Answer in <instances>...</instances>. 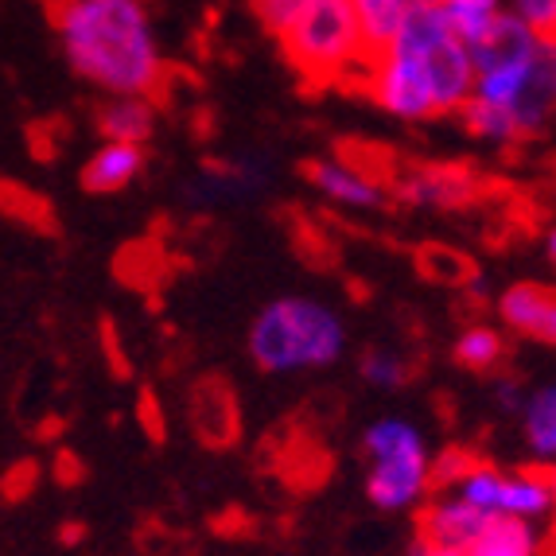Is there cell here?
Wrapping results in <instances>:
<instances>
[{"instance_id":"6da1fadb","label":"cell","mask_w":556,"mask_h":556,"mask_svg":"<svg viewBox=\"0 0 556 556\" xmlns=\"http://www.w3.org/2000/svg\"><path fill=\"white\" fill-rule=\"evenodd\" d=\"M370 102L397 121H432L459 113L475 93V55L455 36L444 9H413L405 28L370 59L362 78Z\"/></svg>"},{"instance_id":"7a4b0ae2","label":"cell","mask_w":556,"mask_h":556,"mask_svg":"<svg viewBox=\"0 0 556 556\" xmlns=\"http://www.w3.org/2000/svg\"><path fill=\"white\" fill-rule=\"evenodd\" d=\"M55 36L78 78L113 93H152L167 63L144 0H59Z\"/></svg>"},{"instance_id":"3957f363","label":"cell","mask_w":556,"mask_h":556,"mask_svg":"<svg viewBox=\"0 0 556 556\" xmlns=\"http://www.w3.org/2000/svg\"><path fill=\"white\" fill-rule=\"evenodd\" d=\"M250 358L265 374H304L334 366L346 351V324L316 296H280L250 324Z\"/></svg>"},{"instance_id":"277c9868","label":"cell","mask_w":556,"mask_h":556,"mask_svg":"<svg viewBox=\"0 0 556 556\" xmlns=\"http://www.w3.org/2000/svg\"><path fill=\"white\" fill-rule=\"evenodd\" d=\"M288 63L312 86H362L374 51L362 39L351 0H316L292 28L280 36Z\"/></svg>"},{"instance_id":"5b68a950","label":"cell","mask_w":556,"mask_h":556,"mask_svg":"<svg viewBox=\"0 0 556 556\" xmlns=\"http://www.w3.org/2000/svg\"><path fill=\"white\" fill-rule=\"evenodd\" d=\"M362 452L370 459L366 471V498L378 510H413L437 486L432 479V455L420 437V428L405 417H381L366 428Z\"/></svg>"},{"instance_id":"8992f818","label":"cell","mask_w":556,"mask_h":556,"mask_svg":"<svg viewBox=\"0 0 556 556\" xmlns=\"http://www.w3.org/2000/svg\"><path fill=\"white\" fill-rule=\"evenodd\" d=\"M452 494L471 502L475 510L491 514V518H521L541 521L556 510V491L548 471L538 467H521V471H502L494 464H475Z\"/></svg>"},{"instance_id":"52a82bcc","label":"cell","mask_w":556,"mask_h":556,"mask_svg":"<svg viewBox=\"0 0 556 556\" xmlns=\"http://www.w3.org/2000/svg\"><path fill=\"white\" fill-rule=\"evenodd\" d=\"M482 179L464 164H413L393 172L390 195L408 211H459L475 203Z\"/></svg>"},{"instance_id":"ba28073f","label":"cell","mask_w":556,"mask_h":556,"mask_svg":"<svg viewBox=\"0 0 556 556\" xmlns=\"http://www.w3.org/2000/svg\"><path fill=\"white\" fill-rule=\"evenodd\" d=\"M502 331H510L521 343L556 346V285L541 280H514L494 296Z\"/></svg>"},{"instance_id":"9c48e42d","label":"cell","mask_w":556,"mask_h":556,"mask_svg":"<svg viewBox=\"0 0 556 556\" xmlns=\"http://www.w3.org/2000/svg\"><path fill=\"white\" fill-rule=\"evenodd\" d=\"M307 184L316 187L327 203L343 211H378L390 199V184L346 156H324L307 164Z\"/></svg>"},{"instance_id":"30bf717a","label":"cell","mask_w":556,"mask_h":556,"mask_svg":"<svg viewBox=\"0 0 556 556\" xmlns=\"http://www.w3.org/2000/svg\"><path fill=\"white\" fill-rule=\"evenodd\" d=\"M486 521H491V514L475 510L459 494H444V498L428 502V510L420 514V541L467 556L475 541L482 538Z\"/></svg>"},{"instance_id":"8fae6325","label":"cell","mask_w":556,"mask_h":556,"mask_svg":"<svg viewBox=\"0 0 556 556\" xmlns=\"http://www.w3.org/2000/svg\"><path fill=\"white\" fill-rule=\"evenodd\" d=\"M149 156L140 144H117V140H102L83 164V187L90 195H117L125 187H132L144 172Z\"/></svg>"},{"instance_id":"7c38bea8","label":"cell","mask_w":556,"mask_h":556,"mask_svg":"<svg viewBox=\"0 0 556 556\" xmlns=\"http://www.w3.org/2000/svg\"><path fill=\"white\" fill-rule=\"evenodd\" d=\"M269 184V167L261 160H214V164L203 167V176L191 187V199L195 203H233V199H245L253 191Z\"/></svg>"},{"instance_id":"4fadbf2b","label":"cell","mask_w":556,"mask_h":556,"mask_svg":"<svg viewBox=\"0 0 556 556\" xmlns=\"http://www.w3.org/2000/svg\"><path fill=\"white\" fill-rule=\"evenodd\" d=\"M98 132L102 140H117V144H149L156 132V102L144 93H113L110 102L98 110Z\"/></svg>"},{"instance_id":"5bb4252c","label":"cell","mask_w":556,"mask_h":556,"mask_svg":"<svg viewBox=\"0 0 556 556\" xmlns=\"http://www.w3.org/2000/svg\"><path fill=\"white\" fill-rule=\"evenodd\" d=\"M518 420H521L526 452L533 459H541V464H556V381L529 393Z\"/></svg>"},{"instance_id":"9a60e30c","label":"cell","mask_w":556,"mask_h":556,"mask_svg":"<svg viewBox=\"0 0 556 556\" xmlns=\"http://www.w3.org/2000/svg\"><path fill=\"white\" fill-rule=\"evenodd\" d=\"M191 417H195L199 437L211 444H230L233 428H238V413H233V397L223 381H203L191 401Z\"/></svg>"},{"instance_id":"2e32d148","label":"cell","mask_w":556,"mask_h":556,"mask_svg":"<svg viewBox=\"0 0 556 556\" xmlns=\"http://www.w3.org/2000/svg\"><path fill=\"white\" fill-rule=\"evenodd\" d=\"M417 269L425 280L440 288H455V292H467L475 280L482 277L475 269V261L467 257L464 250H455V245H444V241H428L417 250Z\"/></svg>"},{"instance_id":"e0dca14e","label":"cell","mask_w":556,"mask_h":556,"mask_svg":"<svg viewBox=\"0 0 556 556\" xmlns=\"http://www.w3.org/2000/svg\"><path fill=\"white\" fill-rule=\"evenodd\" d=\"M452 358L471 374H494L506 358V334L491 324H467L455 334Z\"/></svg>"},{"instance_id":"ac0fdd59","label":"cell","mask_w":556,"mask_h":556,"mask_svg":"<svg viewBox=\"0 0 556 556\" xmlns=\"http://www.w3.org/2000/svg\"><path fill=\"white\" fill-rule=\"evenodd\" d=\"M351 12L358 20L366 47L378 55V51H386L397 39V31L405 28V20L413 9H408L405 0H351Z\"/></svg>"},{"instance_id":"d6986e66","label":"cell","mask_w":556,"mask_h":556,"mask_svg":"<svg viewBox=\"0 0 556 556\" xmlns=\"http://www.w3.org/2000/svg\"><path fill=\"white\" fill-rule=\"evenodd\" d=\"M541 538L533 521L521 518H491L482 538L471 545L467 556H538Z\"/></svg>"},{"instance_id":"ffe728a7","label":"cell","mask_w":556,"mask_h":556,"mask_svg":"<svg viewBox=\"0 0 556 556\" xmlns=\"http://www.w3.org/2000/svg\"><path fill=\"white\" fill-rule=\"evenodd\" d=\"M502 12H506V0H447L444 4L447 24H452L455 36L464 39L467 47L491 28Z\"/></svg>"},{"instance_id":"44dd1931","label":"cell","mask_w":556,"mask_h":556,"mask_svg":"<svg viewBox=\"0 0 556 556\" xmlns=\"http://www.w3.org/2000/svg\"><path fill=\"white\" fill-rule=\"evenodd\" d=\"M358 374L374 390H401V386L413 378V366H408L405 354L390 351V346H370V351L358 358Z\"/></svg>"},{"instance_id":"7402d4cb","label":"cell","mask_w":556,"mask_h":556,"mask_svg":"<svg viewBox=\"0 0 556 556\" xmlns=\"http://www.w3.org/2000/svg\"><path fill=\"white\" fill-rule=\"evenodd\" d=\"M506 9H510L533 36L556 39V0H506Z\"/></svg>"},{"instance_id":"603a6c76","label":"cell","mask_w":556,"mask_h":556,"mask_svg":"<svg viewBox=\"0 0 556 556\" xmlns=\"http://www.w3.org/2000/svg\"><path fill=\"white\" fill-rule=\"evenodd\" d=\"M479 464L471 452H464V447H447V452H440L437 459H432V479H437V486H444V491H455L459 482L471 475V467Z\"/></svg>"},{"instance_id":"cb8c5ba5","label":"cell","mask_w":556,"mask_h":556,"mask_svg":"<svg viewBox=\"0 0 556 556\" xmlns=\"http://www.w3.org/2000/svg\"><path fill=\"white\" fill-rule=\"evenodd\" d=\"M529 393H533V390H526V386H521V378H510V374H498V378H494V405H498L502 413H514V417H521V408H526Z\"/></svg>"},{"instance_id":"d4e9b609","label":"cell","mask_w":556,"mask_h":556,"mask_svg":"<svg viewBox=\"0 0 556 556\" xmlns=\"http://www.w3.org/2000/svg\"><path fill=\"white\" fill-rule=\"evenodd\" d=\"M413 556H464V553H452V548L428 545V541H420V538H417V545H413Z\"/></svg>"},{"instance_id":"484cf974","label":"cell","mask_w":556,"mask_h":556,"mask_svg":"<svg viewBox=\"0 0 556 556\" xmlns=\"http://www.w3.org/2000/svg\"><path fill=\"white\" fill-rule=\"evenodd\" d=\"M408 9H444L447 0H405Z\"/></svg>"},{"instance_id":"4316f807","label":"cell","mask_w":556,"mask_h":556,"mask_svg":"<svg viewBox=\"0 0 556 556\" xmlns=\"http://www.w3.org/2000/svg\"><path fill=\"white\" fill-rule=\"evenodd\" d=\"M545 253H548V261H556V226L548 230V238H545Z\"/></svg>"},{"instance_id":"83f0119b","label":"cell","mask_w":556,"mask_h":556,"mask_svg":"<svg viewBox=\"0 0 556 556\" xmlns=\"http://www.w3.org/2000/svg\"><path fill=\"white\" fill-rule=\"evenodd\" d=\"M548 479H553V491H556V464L548 467Z\"/></svg>"}]
</instances>
